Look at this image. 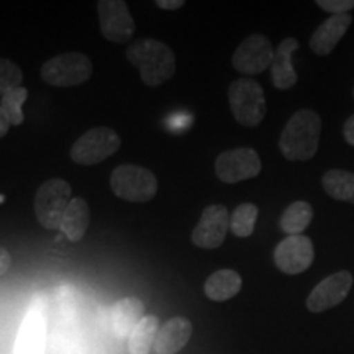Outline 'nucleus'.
Wrapping results in <instances>:
<instances>
[{
	"label": "nucleus",
	"mask_w": 354,
	"mask_h": 354,
	"mask_svg": "<svg viewBox=\"0 0 354 354\" xmlns=\"http://www.w3.org/2000/svg\"><path fill=\"white\" fill-rule=\"evenodd\" d=\"M127 59L140 71V77L148 87H159L176 73V56L167 44L154 38H143L127 48Z\"/></svg>",
	"instance_id": "nucleus-1"
},
{
	"label": "nucleus",
	"mask_w": 354,
	"mask_h": 354,
	"mask_svg": "<svg viewBox=\"0 0 354 354\" xmlns=\"http://www.w3.org/2000/svg\"><path fill=\"white\" fill-rule=\"evenodd\" d=\"M322 120L313 110H299L287 122L279 138V149L289 161H308L320 143Z\"/></svg>",
	"instance_id": "nucleus-2"
},
{
	"label": "nucleus",
	"mask_w": 354,
	"mask_h": 354,
	"mask_svg": "<svg viewBox=\"0 0 354 354\" xmlns=\"http://www.w3.org/2000/svg\"><path fill=\"white\" fill-rule=\"evenodd\" d=\"M73 201V189L64 179L55 177L39 185L35 194V216L46 230H59L63 216Z\"/></svg>",
	"instance_id": "nucleus-3"
},
{
	"label": "nucleus",
	"mask_w": 354,
	"mask_h": 354,
	"mask_svg": "<svg viewBox=\"0 0 354 354\" xmlns=\"http://www.w3.org/2000/svg\"><path fill=\"white\" fill-rule=\"evenodd\" d=\"M228 102L234 120L245 127L259 125L268 112L263 87L250 77H240L230 84Z\"/></svg>",
	"instance_id": "nucleus-4"
},
{
	"label": "nucleus",
	"mask_w": 354,
	"mask_h": 354,
	"mask_svg": "<svg viewBox=\"0 0 354 354\" xmlns=\"http://www.w3.org/2000/svg\"><path fill=\"white\" fill-rule=\"evenodd\" d=\"M94 73L91 57L82 53L69 51L57 55L41 66L39 76L53 87H73L87 82Z\"/></svg>",
	"instance_id": "nucleus-5"
},
{
	"label": "nucleus",
	"mask_w": 354,
	"mask_h": 354,
	"mask_svg": "<svg viewBox=\"0 0 354 354\" xmlns=\"http://www.w3.org/2000/svg\"><path fill=\"white\" fill-rule=\"evenodd\" d=\"M110 187L122 201L146 203L156 196L158 179L151 171L136 165H122L110 176Z\"/></svg>",
	"instance_id": "nucleus-6"
},
{
	"label": "nucleus",
	"mask_w": 354,
	"mask_h": 354,
	"mask_svg": "<svg viewBox=\"0 0 354 354\" xmlns=\"http://www.w3.org/2000/svg\"><path fill=\"white\" fill-rule=\"evenodd\" d=\"M120 145V135L113 128L95 127L84 133L81 138H77L69 154L76 165L94 166L117 153Z\"/></svg>",
	"instance_id": "nucleus-7"
},
{
	"label": "nucleus",
	"mask_w": 354,
	"mask_h": 354,
	"mask_svg": "<svg viewBox=\"0 0 354 354\" xmlns=\"http://www.w3.org/2000/svg\"><path fill=\"white\" fill-rule=\"evenodd\" d=\"M46 312L41 297H35L17 333L12 354H44L46 349Z\"/></svg>",
	"instance_id": "nucleus-8"
},
{
	"label": "nucleus",
	"mask_w": 354,
	"mask_h": 354,
	"mask_svg": "<svg viewBox=\"0 0 354 354\" xmlns=\"http://www.w3.org/2000/svg\"><path fill=\"white\" fill-rule=\"evenodd\" d=\"M274 59V48L271 39L263 33H253L243 39L233 53L232 64L238 73L246 76H256L271 68Z\"/></svg>",
	"instance_id": "nucleus-9"
},
{
	"label": "nucleus",
	"mask_w": 354,
	"mask_h": 354,
	"mask_svg": "<svg viewBox=\"0 0 354 354\" xmlns=\"http://www.w3.org/2000/svg\"><path fill=\"white\" fill-rule=\"evenodd\" d=\"M261 167V158L253 148H236L218 154L215 161V174L221 183L236 184L258 176Z\"/></svg>",
	"instance_id": "nucleus-10"
},
{
	"label": "nucleus",
	"mask_w": 354,
	"mask_h": 354,
	"mask_svg": "<svg viewBox=\"0 0 354 354\" xmlns=\"http://www.w3.org/2000/svg\"><path fill=\"white\" fill-rule=\"evenodd\" d=\"M315 259V248L308 236H287L274 250V264L281 272L297 276L307 271Z\"/></svg>",
	"instance_id": "nucleus-11"
},
{
	"label": "nucleus",
	"mask_w": 354,
	"mask_h": 354,
	"mask_svg": "<svg viewBox=\"0 0 354 354\" xmlns=\"http://www.w3.org/2000/svg\"><path fill=\"white\" fill-rule=\"evenodd\" d=\"M230 212L221 203L205 207L201 220L192 230V243L203 250H215L223 245L230 230Z\"/></svg>",
	"instance_id": "nucleus-12"
},
{
	"label": "nucleus",
	"mask_w": 354,
	"mask_h": 354,
	"mask_svg": "<svg viewBox=\"0 0 354 354\" xmlns=\"http://www.w3.org/2000/svg\"><path fill=\"white\" fill-rule=\"evenodd\" d=\"M100 32L112 43H127L135 33L133 20L127 2L123 0H102L97 3Z\"/></svg>",
	"instance_id": "nucleus-13"
},
{
	"label": "nucleus",
	"mask_w": 354,
	"mask_h": 354,
	"mask_svg": "<svg viewBox=\"0 0 354 354\" xmlns=\"http://www.w3.org/2000/svg\"><path fill=\"white\" fill-rule=\"evenodd\" d=\"M353 287V274L349 271H338L313 287L307 297V308L312 313H322L336 307L348 297Z\"/></svg>",
	"instance_id": "nucleus-14"
},
{
	"label": "nucleus",
	"mask_w": 354,
	"mask_h": 354,
	"mask_svg": "<svg viewBox=\"0 0 354 354\" xmlns=\"http://www.w3.org/2000/svg\"><path fill=\"white\" fill-rule=\"evenodd\" d=\"M353 24V17L349 13L344 15H331L313 32L310 38V50L317 56H328L335 50L339 39L344 37L348 28Z\"/></svg>",
	"instance_id": "nucleus-15"
},
{
	"label": "nucleus",
	"mask_w": 354,
	"mask_h": 354,
	"mask_svg": "<svg viewBox=\"0 0 354 354\" xmlns=\"http://www.w3.org/2000/svg\"><path fill=\"white\" fill-rule=\"evenodd\" d=\"M299 46L300 44L295 38H286L274 50L271 79L274 87L279 88V91H289L299 81L297 73H295L294 64H292V55L299 50Z\"/></svg>",
	"instance_id": "nucleus-16"
},
{
	"label": "nucleus",
	"mask_w": 354,
	"mask_h": 354,
	"mask_svg": "<svg viewBox=\"0 0 354 354\" xmlns=\"http://www.w3.org/2000/svg\"><path fill=\"white\" fill-rule=\"evenodd\" d=\"M192 336V323L185 317H174L167 320L158 331L154 351L156 354H176L189 343Z\"/></svg>",
	"instance_id": "nucleus-17"
},
{
	"label": "nucleus",
	"mask_w": 354,
	"mask_h": 354,
	"mask_svg": "<svg viewBox=\"0 0 354 354\" xmlns=\"http://www.w3.org/2000/svg\"><path fill=\"white\" fill-rule=\"evenodd\" d=\"M145 310V304L136 297H125L115 302L110 312L113 335L118 339H127L133 328L146 317Z\"/></svg>",
	"instance_id": "nucleus-18"
},
{
	"label": "nucleus",
	"mask_w": 354,
	"mask_h": 354,
	"mask_svg": "<svg viewBox=\"0 0 354 354\" xmlns=\"http://www.w3.org/2000/svg\"><path fill=\"white\" fill-rule=\"evenodd\" d=\"M88 223H91L88 203L81 197H74L69 203L68 210H66L59 230L69 241L77 243L86 236Z\"/></svg>",
	"instance_id": "nucleus-19"
},
{
	"label": "nucleus",
	"mask_w": 354,
	"mask_h": 354,
	"mask_svg": "<svg viewBox=\"0 0 354 354\" xmlns=\"http://www.w3.org/2000/svg\"><path fill=\"white\" fill-rule=\"evenodd\" d=\"M243 279L233 269H220L205 281L203 292L214 302H225L233 299L241 290Z\"/></svg>",
	"instance_id": "nucleus-20"
},
{
	"label": "nucleus",
	"mask_w": 354,
	"mask_h": 354,
	"mask_svg": "<svg viewBox=\"0 0 354 354\" xmlns=\"http://www.w3.org/2000/svg\"><path fill=\"white\" fill-rule=\"evenodd\" d=\"M159 326L156 315H146L128 336V351L130 354H148L154 348Z\"/></svg>",
	"instance_id": "nucleus-21"
},
{
	"label": "nucleus",
	"mask_w": 354,
	"mask_h": 354,
	"mask_svg": "<svg viewBox=\"0 0 354 354\" xmlns=\"http://www.w3.org/2000/svg\"><path fill=\"white\" fill-rule=\"evenodd\" d=\"M313 209L308 202L297 201L290 203L287 209L282 212L281 220H279V227L287 236H295V234H302L304 230L312 223Z\"/></svg>",
	"instance_id": "nucleus-22"
},
{
	"label": "nucleus",
	"mask_w": 354,
	"mask_h": 354,
	"mask_svg": "<svg viewBox=\"0 0 354 354\" xmlns=\"http://www.w3.org/2000/svg\"><path fill=\"white\" fill-rule=\"evenodd\" d=\"M325 192L339 202L354 203V172L343 169H331L322 177Z\"/></svg>",
	"instance_id": "nucleus-23"
},
{
	"label": "nucleus",
	"mask_w": 354,
	"mask_h": 354,
	"mask_svg": "<svg viewBox=\"0 0 354 354\" xmlns=\"http://www.w3.org/2000/svg\"><path fill=\"white\" fill-rule=\"evenodd\" d=\"M259 209L251 202L240 203L230 216V230L234 236L248 238L254 232L256 220H258Z\"/></svg>",
	"instance_id": "nucleus-24"
},
{
	"label": "nucleus",
	"mask_w": 354,
	"mask_h": 354,
	"mask_svg": "<svg viewBox=\"0 0 354 354\" xmlns=\"http://www.w3.org/2000/svg\"><path fill=\"white\" fill-rule=\"evenodd\" d=\"M26 97H28V91H26L24 86H20L6 92V94L2 95V99H0V107L6 112L12 125L19 127L24 123L25 115L24 110H21V105L25 104Z\"/></svg>",
	"instance_id": "nucleus-25"
},
{
	"label": "nucleus",
	"mask_w": 354,
	"mask_h": 354,
	"mask_svg": "<svg viewBox=\"0 0 354 354\" xmlns=\"http://www.w3.org/2000/svg\"><path fill=\"white\" fill-rule=\"evenodd\" d=\"M24 81V73L21 69L13 63L12 59H0V97L12 88L20 87Z\"/></svg>",
	"instance_id": "nucleus-26"
},
{
	"label": "nucleus",
	"mask_w": 354,
	"mask_h": 354,
	"mask_svg": "<svg viewBox=\"0 0 354 354\" xmlns=\"http://www.w3.org/2000/svg\"><path fill=\"white\" fill-rule=\"evenodd\" d=\"M315 3L331 15H344L354 8V0H317Z\"/></svg>",
	"instance_id": "nucleus-27"
},
{
	"label": "nucleus",
	"mask_w": 354,
	"mask_h": 354,
	"mask_svg": "<svg viewBox=\"0 0 354 354\" xmlns=\"http://www.w3.org/2000/svg\"><path fill=\"white\" fill-rule=\"evenodd\" d=\"M343 135H344V140H346V143L354 146V115H351V117L344 122Z\"/></svg>",
	"instance_id": "nucleus-28"
},
{
	"label": "nucleus",
	"mask_w": 354,
	"mask_h": 354,
	"mask_svg": "<svg viewBox=\"0 0 354 354\" xmlns=\"http://www.w3.org/2000/svg\"><path fill=\"white\" fill-rule=\"evenodd\" d=\"M184 0H156V2H154V6L156 7H159V8H162V10H176V8H180V7H184Z\"/></svg>",
	"instance_id": "nucleus-29"
},
{
	"label": "nucleus",
	"mask_w": 354,
	"mask_h": 354,
	"mask_svg": "<svg viewBox=\"0 0 354 354\" xmlns=\"http://www.w3.org/2000/svg\"><path fill=\"white\" fill-rule=\"evenodd\" d=\"M10 266H12L10 254H8V251L3 250V248H0V276L7 274L8 269H10Z\"/></svg>",
	"instance_id": "nucleus-30"
},
{
	"label": "nucleus",
	"mask_w": 354,
	"mask_h": 354,
	"mask_svg": "<svg viewBox=\"0 0 354 354\" xmlns=\"http://www.w3.org/2000/svg\"><path fill=\"white\" fill-rule=\"evenodd\" d=\"M10 127H12L10 120H8L6 112H3L2 107H0V138H3V136L7 135L8 130H10Z\"/></svg>",
	"instance_id": "nucleus-31"
}]
</instances>
